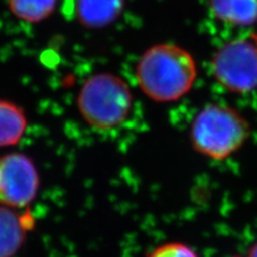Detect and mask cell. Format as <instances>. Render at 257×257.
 Masks as SVG:
<instances>
[{
  "label": "cell",
  "mask_w": 257,
  "mask_h": 257,
  "mask_svg": "<svg viewBox=\"0 0 257 257\" xmlns=\"http://www.w3.org/2000/svg\"><path fill=\"white\" fill-rule=\"evenodd\" d=\"M142 91L156 102H173L186 95L195 83L193 56L174 44H158L145 52L135 69Z\"/></svg>",
  "instance_id": "cell-1"
},
{
  "label": "cell",
  "mask_w": 257,
  "mask_h": 257,
  "mask_svg": "<svg viewBox=\"0 0 257 257\" xmlns=\"http://www.w3.org/2000/svg\"><path fill=\"white\" fill-rule=\"evenodd\" d=\"M250 124L236 109L209 104L193 120L190 139L200 155L213 160H224L245 143Z\"/></svg>",
  "instance_id": "cell-2"
},
{
  "label": "cell",
  "mask_w": 257,
  "mask_h": 257,
  "mask_svg": "<svg viewBox=\"0 0 257 257\" xmlns=\"http://www.w3.org/2000/svg\"><path fill=\"white\" fill-rule=\"evenodd\" d=\"M133 96L122 78L99 73L86 79L77 95L80 116L91 127L108 131L124 122L130 114Z\"/></svg>",
  "instance_id": "cell-3"
},
{
  "label": "cell",
  "mask_w": 257,
  "mask_h": 257,
  "mask_svg": "<svg viewBox=\"0 0 257 257\" xmlns=\"http://www.w3.org/2000/svg\"><path fill=\"white\" fill-rule=\"evenodd\" d=\"M212 72L218 83L235 93L257 88V46L246 40H234L216 51Z\"/></svg>",
  "instance_id": "cell-4"
},
{
  "label": "cell",
  "mask_w": 257,
  "mask_h": 257,
  "mask_svg": "<svg viewBox=\"0 0 257 257\" xmlns=\"http://www.w3.org/2000/svg\"><path fill=\"white\" fill-rule=\"evenodd\" d=\"M39 188L40 176L28 156L12 152L0 157V205L26 208L37 197Z\"/></svg>",
  "instance_id": "cell-5"
},
{
  "label": "cell",
  "mask_w": 257,
  "mask_h": 257,
  "mask_svg": "<svg viewBox=\"0 0 257 257\" xmlns=\"http://www.w3.org/2000/svg\"><path fill=\"white\" fill-rule=\"evenodd\" d=\"M34 225L30 215H21L13 208L0 205V257H13L26 240Z\"/></svg>",
  "instance_id": "cell-6"
},
{
  "label": "cell",
  "mask_w": 257,
  "mask_h": 257,
  "mask_svg": "<svg viewBox=\"0 0 257 257\" xmlns=\"http://www.w3.org/2000/svg\"><path fill=\"white\" fill-rule=\"evenodd\" d=\"M124 0H76L79 23L88 28L106 27L120 15Z\"/></svg>",
  "instance_id": "cell-7"
},
{
  "label": "cell",
  "mask_w": 257,
  "mask_h": 257,
  "mask_svg": "<svg viewBox=\"0 0 257 257\" xmlns=\"http://www.w3.org/2000/svg\"><path fill=\"white\" fill-rule=\"evenodd\" d=\"M209 7L216 19L239 27L257 22V0H209Z\"/></svg>",
  "instance_id": "cell-8"
},
{
  "label": "cell",
  "mask_w": 257,
  "mask_h": 257,
  "mask_svg": "<svg viewBox=\"0 0 257 257\" xmlns=\"http://www.w3.org/2000/svg\"><path fill=\"white\" fill-rule=\"evenodd\" d=\"M28 120L15 103L0 99V148L19 144L25 134Z\"/></svg>",
  "instance_id": "cell-9"
},
{
  "label": "cell",
  "mask_w": 257,
  "mask_h": 257,
  "mask_svg": "<svg viewBox=\"0 0 257 257\" xmlns=\"http://www.w3.org/2000/svg\"><path fill=\"white\" fill-rule=\"evenodd\" d=\"M58 0H8L15 18L28 23H39L50 18Z\"/></svg>",
  "instance_id": "cell-10"
},
{
  "label": "cell",
  "mask_w": 257,
  "mask_h": 257,
  "mask_svg": "<svg viewBox=\"0 0 257 257\" xmlns=\"http://www.w3.org/2000/svg\"><path fill=\"white\" fill-rule=\"evenodd\" d=\"M148 257H198V255L187 244L168 242L156 247Z\"/></svg>",
  "instance_id": "cell-11"
},
{
  "label": "cell",
  "mask_w": 257,
  "mask_h": 257,
  "mask_svg": "<svg viewBox=\"0 0 257 257\" xmlns=\"http://www.w3.org/2000/svg\"><path fill=\"white\" fill-rule=\"evenodd\" d=\"M247 257H257V242L251 247L250 252H248Z\"/></svg>",
  "instance_id": "cell-12"
},
{
  "label": "cell",
  "mask_w": 257,
  "mask_h": 257,
  "mask_svg": "<svg viewBox=\"0 0 257 257\" xmlns=\"http://www.w3.org/2000/svg\"><path fill=\"white\" fill-rule=\"evenodd\" d=\"M256 46H257V38H256Z\"/></svg>",
  "instance_id": "cell-13"
}]
</instances>
